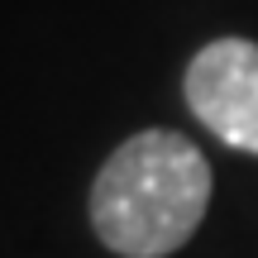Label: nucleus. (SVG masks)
Listing matches in <instances>:
<instances>
[{"instance_id": "obj_2", "label": "nucleus", "mask_w": 258, "mask_h": 258, "mask_svg": "<svg viewBox=\"0 0 258 258\" xmlns=\"http://www.w3.org/2000/svg\"><path fill=\"white\" fill-rule=\"evenodd\" d=\"M186 105L220 144L258 153V43H206L186 67Z\"/></svg>"}, {"instance_id": "obj_1", "label": "nucleus", "mask_w": 258, "mask_h": 258, "mask_svg": "<svg viewBox=\"0 0 258 258\" xmlns=\"http://www.w3.org/2000/svg\"><path fill=\"white\" fill-rule=\"evenodd\" d=\"M211 206V163L177 129H144L105 158L91 186V225L124 258L177 253Z\"/></svg>"}]
</instances>
